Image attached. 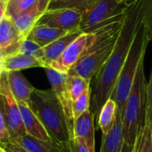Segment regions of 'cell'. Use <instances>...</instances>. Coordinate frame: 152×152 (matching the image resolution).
<instances>
[{
	"label": "cell",
	"instance_id": "ab89813d",
	"mask_svg": "<svg viewBox=\"0 0 152 152\" xmlns=\"http://www.w3.org/2000/svg\"><path fill=\"white\" fill-rule=\"evenodd\" d=\"M3 1H7V0H3Z\"/></svg>",
	"mask_w": 152,
	"mask_h": 152
},
{
	"label": "cell",
	"instance_id": "52a82bcc",
	"mask_svg": "<svg viewBox=\"0 0 152 152\" xmlns=\"http://www.w3.org/2000/svg\"><path fill=\"white\" fill-rule=\"evenodd\" d=\"M0 112L4 118L11 140L26 134L19 104L8 86L6 70L0 76Z\"/></svg>",
	"mask_w": 152,
	"mask_h": 152
},
{
	"label": "cell",
	"instance_id": "8d00e7d4",
	"mask_svg": "<svg viewBox=\"0 0 152 152\" xmlns=\"http://www.w3.org/2000/svg\"><path fill=\"white\" fill-rule=\"evenodd\" d=\"M4 58L0 56V76L2 75V73L4 71Z\"/></svg>",
	"mask_w": 152,
	"mask_h": 152
},
{
	"label": "cell",
	"instance_id": "d590c367",
	"mask_svg": "<svg viewBox=\"0 0 152 152\" xmlns=\"http://www.w3.org/2000/svg\"><path fill=\"white\" fill-rule=\"evenodd\" d=\"M121 152H133V147L129 146V145H127L126 143L124 142V145L122 147Z\"/></svg>",
	"mask_w": 152,
	"mask_h": 152
},
{
	"label": "cell",
	"instance_id": "83f0119b",
	"mask_svg": "<svg viewBox=\"0 0 152 152\" xmlns=\"http://www.w3.org/2000/svg\"><path fill=\"white\" fill-rule=\"evenodd\" d=\"M143 129H144V144L142 152H152V126L145 123Z\"/></svg>",
	"mask_w": 152,
	"mask_h": 152
},
{
	"label": "cell",
	"instance_id": "9c48e42d",
	"mask_svg": "<svg viewBox=\"0 0 152 152\" xmlns=\"http://www.w3.org/2000/svg\"><path fill=\"white\" fill-rule=\"evenodd\" d=\"M90 39L91 33L82 32L64 50V52L49 65V67L57 71L68 74L69 71L72 69V67L80 59Z\"/></svg>",
	"mask_w": 152,
	"mask_h": 152
},
{
	"label": "cell",
	"instance_id": "ac0fdd59",
	"mask_svg": "<svg viewBox=\"0 0 152 152\" xmlns=\"http://www.w3.org/2000/svg\"><path fill=\"white\" fill-rule=\"evenodd\" d=\"M67 33H69V31L46 25L37 24L31 29L26 38L37 43L41 47H45Z\"/></svg>",
	"mask_w": 152,
	"mask_h": 152
},
{
	"label": "cell",
	"instance_id": "1f68e13d",
	"mask_svg": "<svg viewBox=\"0 0 152 152\" xmlns=\"http://www.w3.org/2000/svg\"><path fill=\"white\" fill-rule=\"evenodd\" d=\"M2 147L4 148L5 152H28L21 146H20L19 144H17L16 142H14L12 141H10L6 143L3 144Z\"/></svg>",
	"mask_w": 152,
	"mask_h": 152
},
{
	"label": "cell",
	"instance_id": "ba28073f",
	"mask_svg": "<svg viewBox=\"0 0 152 152\" xmlns=\"http://www.w3.org/2000/svg\"><path fill=\"white\" fill-rule=\"evenodd\" d=\"M82 12L72 8L47 9L41 16L37 24L63 29L66 31L80 30ZM81 31V30H80Z\"/></svg>",
	"mask_w": 152,
	"mask_h": 152
},
{
	"label": "cell",
	"instance_id": "ffe728a7",
	"mask_svg": "<svg viewBox=\"0 0 152 152\" xmlns=\"http://www.w3.org/2000/svg\"><path fill=\"white\" fill-rule=\"evenodd\" d=\"M11 141L19 144L28 152H64L52 142L41 141L27 134Z\"/></svg>",
	"mask_w": 152,
	"mask_h": 152
},
{
	"label": "cell",
	"instance_id": "603a6c76",
	"mask_svg": "<svg viewBox=\"0 0 152 152\" xmlns=\"http://www.w3.org/2000/svg\"><path fill=\"white\" fill-rule=\"evenodd\" d=\"M91 88L84 92L76 101L72 102V118L73 122L84 112L90 109Z\"/></svg>",
	"mask_w": 152,
	"mask_h": 152
},
{
	"label": "cell",
	"instance_id": "5b68a950",
	"mask_svg": "<svg viewBox=\"0 0 152 152\" xmlns=\"http://www.w3.org/2000/svg\"><path fill=\"white\" fill-rule=\"evenodd\" d=\"M148 43L149 38L142 20L130 47L126 60L118 76L113 93L110 96V99L116 102L118 110L121 113V115L123 114L126 99L134 84L139 63L141 60L145 57Z\"/></svg>",
	"mask_w": 152,
	"mask_h": 152
},
{
	"label": "cell",
	"instance_id": "277c9868",
	"mask_svg": "<svg viewBox=\"0 0 152 152\" xmlns=\"http://www.w3.org/2000/svg\"><path fill=\"white\" fill-rule=\"evenodd\" d=\"M144 58L139 63L134 84L122 114L124 142L132 147L138 134L143 128L146 120L147 84L144 74Z\"/></svg>",
	"mask_w": 152,
	"mask_h": 152
},
{
	"label": "cell",
	"instance_id": "d6986e66",
	"mask_svg": "<svg viewBox=\"0 0 152 152\" xmlns=\"http://www.w3.org/2000/svg\"><path fill=\"white\" fill-rule=\"evenodd\" d=\"M4 62L6 71H20L30 68H44V64L40 60L19 53L4 58Z\"/></svg>",
	"mask_w": 152,
	"mask_h": 152
},
{
	"label": "cell",
	"instance_id": "484cf974",
	"mask_svg": "<svg viewBox=\"0 0 152 152\" xmlns=\"http://www.w3.org/2000/svg\"><path fill=\"white\" fill-rule=\"evenodd\" d=\"M94 0H65L61 3L49 4L48 9L56 8H72L83 12Z\"/></svg>",
	"mask_w": 152,
	"mask_h": 152
},
{
	"label": "cell",
	"instance_id": "f546056e",
	"mask_svg": "<svg viewBox=\"0 0 152 152\" xmlns=\"http://www.w3.org/2000/svg\"><path fill=\"white\" fill-rule=\"evenodd\" d=\"M69 152H89V151L83 142L73 137L69 144Z\"/></svg>",
	"mask_w": 152,
	"mask_h": 152
},
{
	"label": "cell",
	"instance_id": "6da1fadb",
	"mask_svg": "<svg viewBox=\"0 0 152 152\" xmlns=\"http://www.w3.org/2000/svg\"><path fill=\"white\" fill-rule=\"evenodd\" d=\"M142 20V0H138L126 6L123 25L110 55L91 82L90 110L94 117L99 116L110 98Z\"/></svg>",
	"mask_w": 152,
	"mask_h": 152
},
{
	"label": "cell",
	"instance_id": "8992f818",
	"mask_svg": "<svg viewBox=\"0 0 152 152\" xmlns=\"http://www.w3.org/2000/svg\"><path fill=\"white\" fill-rule=\"evenodd\" d=\"M126 6L116 0H94L82 12L79 29L91 33L124 16Z\"/></svg>",
	"mask_w": 152,
	"mask_h": 152
},
{
	"label": "cell",
	"instance_id": "2e32d148",
	"mask_svg": "<svg viewBox=\"0 0 152 152\" xmlns=\"http://www.w3.org/2000/svg\"><path fill=\"white\" fill-rule=\"evenodd\" d=\"M82 33L80 30L70 31L66 35L61 37L46 46L43 47L44 56L42 59V62L44 63V68L49 67V65L54 61L63 52L64 50Z\"/></svg>",
	"mask_w": 152,
	"mask_h": 152
},
{
	"label": "cell",
	"instance_id": "d6a6232c",
	"mask_svg": "<svg viewBox=\"0 0 152 152\" xmlns=\"http://www.w3.org/2000/svg\"><path fill=\"white\" fill-rule=\"evenodd\" d=\"M37 1V0H23V1L17 6L16 10H15V12H14V14H13L12 16H14L15 14H17V13H19V12H21L27 10L28 8H29L30 6H32L33 4H35Z\"/></svg>",
	"mask_w": 152,
	"mask_h": 152
},
{
	"label": "cell",
	"instance_id": "4fadbf2b",
	"mask_svg": "<svg viewBox=\"0 0 152 152\" xmlns=\"http://www.w3.org/2000/svg\"><path fill=\"white\" fill-rule=\"evenodd\" d=\"M94 117L91 110H87L73 122V137L83 142L89 152H95Z\"/></svg>",
	"mask_w": 152,
	"mask_h": 152
},
{
	"label": "cell",
	"instance_id": "836d02e7",
	"mask_svg": "<svg viewBox=\"0 0 152 152\" xmlns=\"http://www.w3.org/2000/svg\"><path fill=\"white\" fill-rule=\"evenodd\" d=\"M6 4H7V1L0 0V21H1V20H3V18L5 16Z\"/></svg>",
	"mask_w": 152,
	"mask_h": 152
},
{
	"label": "cell",
	"instance_id": "5bb4252c",
	"mask_svg": "<svg viewBox=\"0 0 152 152\" xmlns=\"http://www.w3.org/2000/svg\"><path fill=\"white\" fill-rule=\"evenodd\" d=\"M18 104L26 134L41 141L52 142L45 127L37 118L35 113L31 110L28 104L22 102H19Z\"/></svg>",
	"mask_w": 152,
	"mask_h": 152
},
{
	"label": "cell",
	"instance_id": "4316f807",
	"mask_svg": "<svg viewBox=\"0 0 152 152\" xmlns=\"http://www.w3.org/2000/svg\"><path fill=\"white\" fill-rule=\"evenodd\" d=\"M145 123L152 126V70L149 83L147 84V109Z\"/></svg>",
	"mask_w": 152,
	"mask_h": 152
},
{
	"label": "cell",
	"instance_id": "e0dca14e",
	"mask_svg": "<svg viewBox=\"0 0 152 152\" xmlns=\"http://www.w3.org/2000/svg\"><path fill=\"white\" fill-rule=\"evenodd\" d=\"M124 145V129L122 115L117 110L116 121L108 134L102 136L100 152H121Z\"/></svg>",
	"mask_w": 152,
	"mask_h": 152
},
{
	"label": "cell",
	"instance_id": "4dcf8cb0",
	"mask_svg": "<svg viewBox=\"0 0 152 152\" xmlns=\"http://www.w3.org/2000/svg\"><path fill=\"white\" fill-rule=\"evenodd\" d=\"M22 1H23V0H7L5 16L8 17V18H12V15L14 14V12H15L17 6H18Z\"/></svg>",
	"mask_w": 152,
	"mask_h": 152
},
{
	"label": "cell",
	"instance_id": "60d3db41",
	"mask_svg": "<svg viewBox=\"0 0 152 152\" xmlns=\"http://www.w3.org/2000/svg\"><path fill=\"white\" fill-rule=\"evenodd\" d=\"M50 1H51V0H50Z\"/></svg>",
	"mask_w": 152,
	"mask_h": 152
},
{
	"label": "cell",
	"instance_id": "30bf717a",
	"mask_svg": "<svg viewBox=\"0 0 152 152\" xmlns=\"http://www.w3.org/2000/svg\"><path fill=\"white\" fill-rule=\"evenodd\" d=\"M48 80L51 84L52 90L58 98L68 119L73 124L72 118V101L68 92V74L57 71L50 67L44 68Z\"/></svg>",
	"mask_w": 152,
	"mask_h": 152
},
{
	"label": "cell",
	"instance_id": "74e56055",
	"mask_svg": "<svg viewBox=\"0 0 152 152\" xmlns=\"http://www.w3.org/2000/svg\"><path fill=\"white\" fill-rule=\"evenodd\" d=\"M63 1H65V0H51L49 4H57V3H61V2H63Z\"/></svg>",
	"mask_w": 152,
	"mask_h": 152
},
{
	"label": "cell",
	"instance_id": "8fae6325",
	"mask_svg": "<svg viewBox=\"0 0 152 152\" xmlns=\"http://www.w3.org/2000/svg\"><path fill=\"white\" fill-rule=\"evenodd\" d=\"M49 4L50 0H37L35 4L27 10L10 18L18 28L23 39L28 37L31 29L37 25L41 16L48 9Z\"/></svg>",
	"mask_w": 152,
	"mask_h": 152
},
{
	"label": "cell",
	"instance_id": "d4e9b609",
	"mask_svg": "<svg viewBox=\"0 0 152 152\" xmlns=\"http://www.w3.org/2000/svg\"><path fill=\"white\" fill-rule=\"evenodd\" d=\"M142 23L149 41L152 42V0H142Z\"/></svg>",
	"mask_w": 152,
	"mask_h": 152
},
{
	"label": "cell",
	"instance_id": "f35d334b",
	"mask_svg": "<svg viewBox=\"0 0 152 152\" xmlns=\"http://www.w3.org/2000/svg\"><path fill=\"white\" fill-rule=\"evenodd\" d=\"M0 152H5V151L4 150V148L2 146H0Z\"/></svg>",
	"mask_w": 152,
	"mask_h": 152
},
{
	"label": "cell",
	"instance_id": "9a60e30c",
	"mask_svg": "<svg viewBox=\"0 0 152 152\" xmlns=\"http://www.w3.org/2000/svg\"><path fill=\"white\" fill-rule=\"evenodd\" d=\"M7 81L10 91L15 100L28 103L36 89L21 74L20 71H7Z\"/></svg>",
	"mask_w": 152,
	"mask_h": 152
},
{
	"label": "cell",
	"instance_id": "44dd1931",
	"mask_svg": "<svg viewBox=\"0 0 152 152\" xmlns=\"http://www.w3.org/2000/svg\"><path fill=\"white\" fill-rule=\"evenodd\" d=\"M117 110V104L110 98L102 106L98 116V127L102 130V136L108 134L112 129L116 121Z\"/></svg>",
	"mask_w": 152,
	"mask_h": 152
},
{
	"label": "cell",
	"instance_id": "e575fe53",
	"mask_svg": "<svg viewBox=\"0 0 152 152\" xmlns=\"http://www.w3.org/2000/svg\"><path fill=\"white\" fill-rule=\"evenodd\" d=\"M116 1H117L118 4H123V5H125V6H128V5L134 4V2H136V1H138V0H116Z\"/></svg>",
	"mask_w": 152,
	"mask_h": 152
},
{
	"label": "cell",
	"instance_id": "7c38bea8",
	"mask_svg": "<svg viewBox=\"0 0 152 152\" xmlns=\"http://www.w3.org/2000/svg\"><path fill=\"white\" fill-rule=\"evenodd\" d=\"M22 40L23 38L12 20L4 16L0 21V56L5 58L18 53Z\"/></svg>",
	"mask_w": 152,
	"mask_h": 152
},
{
	"label": "cell",
	"instance_id": "7402d4cb",
	"mask_svg": "<svg viewBox=\"0 0 152 152\" xmlns=\"http://www.w3.org/2000/svg\"><path fill=\"white\" fill-rule=\"evenodd\" d=\"M91 88V81L77 75L68 74V92L72 102L76 101L84 92Z\"/></svg>",
	"mask_w": 152,
	"mask_h": 152
},
{
	"label": "cell",
	"instance_id": "cb8c5ba5",
	"mask_svg": "<svg viewBox=\"0 0 152 152\" xmlns=\"http://www.w3.org/2000/svg\"><path fill=\"white\" fill-rule=\"evenodd\" d=\"M18 53L27 55V56H29V57L36 58L37 60H40L41 61H42V59L44 56L43 47H41L37 43H35L28 38H25L20 42Z\"/></svg>",
	"mask_w": 152,
	"mask_h": 152
},
{
	"label": "cell",
	"instance_id": "7a4b0ae2",
	"mask_svg": "<svg viewBox=\"0 0 152 152\" xmlns=\"http://www.w3.org/2000/svg\"><path fill=\"white\" fill-rule=\"evenodd\" d=\"M28 104L45 127L51 141L64 152H69L73 124L68 119L53 91L36 88Z\"/></svg>",
	"mask_w": 152,
	"mask_h": 152
},
{
	"label": "cell",
	"instance_id": "f1b7e54d",
	"mask_svg": "<svg viewBox=\"0 0 152 152\" xmlns=\"http://www.w3.org/2000/svg\"><path fill=\"white\" fill-rule=\"evenodd\" d=\"M11 141V135L7 128L5 120L2 113L0 112V146Z\"/></svg>",
	"mask_w": 152,
	"mask_h": 152
},
{
	"label": "cell",
	"instance_id": "3957f363",
	"mask_svg": "<svg viewBox=\"0 0 152 152\" xmlns=\"http://www.w3.org/2000/svg\"><path fill=\"white\" fill-rule=\"evenodd\" d=\"M124 17L125 14L115 21L91 32V39L86 48L68 74L79 76L92 82L110 55L120 33Z\"/></svg>",
	"mask_w": 152,
	"mask_h": 152
}]
</instances>
